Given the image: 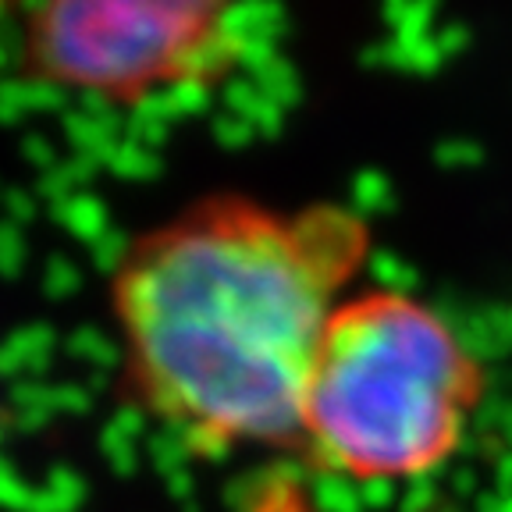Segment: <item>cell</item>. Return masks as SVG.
<instances>
[{
  "instance_id": "6da1fadb",
  "label": "cell",
  "mask_w": 512,
  "mask_h": 512,
  "mask_svg": "<svg viewBox=\"0 0 512 512\" xmlns=\"http://www.w3.org/2000/svg\"><path fill=\"white\" fill-rule=\"evenodd\" d=\"M370 246L360 210L235 192L139 232L111 271L132 399L196 452L299 445L313 360Z\"/></svg>"
},
{
  "instance_id": "7a4b0ae2",
  "label": "cell",
  "mask_w": 512,
  "mask_h": 512,
  "mask_svg": "<svg viewBox=\"0 0 512 512\" xmlns=\"http://www.w3.org/2000/svg\"><path fill=\"white\" fill-rule=\"evenodd\" d=\"M488 370L431 303L352 292L331 317L303 399L299 445L352 484L434 473L456 456Z\"/></svg>"
},
{
  "instance_id": "3957f363",
  "label": "cell",
  "mask_w": 512,
  "mask_h": 512,
  "mask_svg": "<svg viewBox=\"0 0 512 512\" xmlns=\"http://www.w3.org/2000/svg\"><path fill=\"white\" fill-rule=\"evenodd\" d=\"M235 0H36L22 72L61 93L136 107L157 93L214 82L232 64Z\"/></svg>"
}]
</instances>
